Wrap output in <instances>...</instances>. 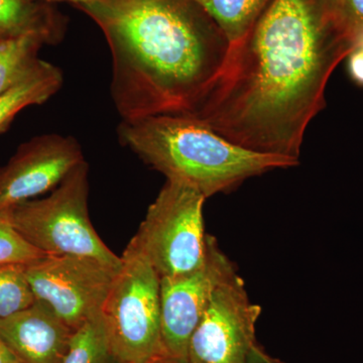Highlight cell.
I'll return each instance as SVG.
<instances>
[{
    "instance_id": "cell-12",
    "label": "cell",
    "mask_w": 363,
    "mask_h": 363,
    "mask_svg": "<svg viewBox=\"0 0 363 363\" xmlns=\"http://www.w3.org/2000/svg\"><path fill=\"white\" fill-rule=\"evenodd\" d=\"M67 26L66 16L50 2L0 0V42L38 35L47 45H58L65 38Z\"/></svg>"
},
{
    "instance_id": "cell-8",
    "label": "cell",
    "mask_w": 363,
    "mask_h": 363,
    "mask_svg": "<svg viewBox=\"0 0 363 363\" xmlns=\"http://www.w3.org/2000/svg\"><path fill=\"white\" fill-rule=\"evenodd\" d=\"M262 313L238 272L215 289L188 346V363H245Z\"/></svg>"
},
{
    "instance_id": "cell-23",
    "label": "cell",
    "mask_w": 363,
    "mask_h": 363,
    "mask_svg": "<svg viewBox=\"0 0 363 363\" xmlns=\"http://www.w3.org/2000/svg\"><path fill=\"white\" fill-rule=\"evenodd\" d=\"M40 1L52 2V1H67L73 4L75 7L83 6V4H88V2L93 1V0H40Z\"/></svg>"
},
{
    "instance_id": "cell-16",
    "label": "cell",
    "mask_w": 363,
    "mask_h": 363,
    "mask_svg": "<svg viewBox=\"0 0 363 363\" xmlns=\"http://www.w3.org/2000/svg\"><path fill=\"white\" fill-rule=\"evenodd\" d=\"M111 358L108 338L100 315L74 332L62 363H108Z\"/></svg>"
},
{
    "instance_id": "cell-1",
    "label": "cell",
    "mask_w": 363,
    "mask_h": 363,
    "mask_svg": "<svg viewBox=\"0 0 363 363\" xmlns=\"http://www.w3.org/2000/svg\"><path fill=\"white\" fill-rule=\"evenodd\" d=\"M357 40L337 0H271L186 117L245 149L298 160L327 83Z\"/></svg>"
},
{
    "instance_id": "cell-5",
    "label": "cell",
    "mask_w": 363,
    "mask_h": 363,
    "mask_svg": "<svg viewBox=\"0 0 363 363\" xmlns=\"http://www.w3.org/2000/svg\"><path fill=\"white\" fill-rule=\"evenodd\" d=\"M89 166L78 164L47 198L6 208L14 228L47 255L92 257L118 269L121 257L99 238L90 220Z\"/></svg>"
},
{
    "instance_id": "cell-9",
    "label": "cell",
    "mask_w": 363,
    "mask_h": 363,
    "mask_svg": "<svg viewBox=\"0 0 363 363\" xmlns=\"http://www.w3.org/2000/svg\"><path fill=\"white\" fill-rule=\"evenodd\" d=\"M236 267L208 235L207 257L194 271L161 278V325L167 357L188 363L191 336L215 289L235 274Z\"/></svg>"
},
{
    "instance_id": "cell-17",
    "label": "cell",
    "mask_w": 363,
    "mask_h": 363,
    "mask_svg": "<svg viewBox=\"0 0 363 363\" xmlns=\"http://www.w3.org/2000/svg\"><path fill=\"white\" fill-rule=\"evenodd\" d=\"M26 264H0V318L28 309L35 303L26 271Z\"/></svg>"
},
{
    "instance_id": "cell-18",
    "label": "cell",
    "mask_w": 363,
    "mask_h": 363,
    "mask_svg": "<svg viewBox=\"0 0 363 363\" xmlns=\"http://www.w3.org/2000/svg\"><path fill=\"white\" fill-rule=\"evenodd\" d=\"M45 255H47L30 245L16 231L6 210L0 209V264H28Z\"/></svg>"
},
{
    "instance_id": "cell-24",
    "label": "cell",
    "mask_w": 363,
    "mask_h": 363,
    "mask_svg": "<svg viewBox=\"0 0 363 363\" xmlns=\"http://www.w3.org/2000/svg\"><path fill=\"white\" fill-rule=\"evenodd\" d=\"M155 363H184L181 362H178V360L173 359V358L169 357H164L162 359L157 360V362Z\"/></svg>"
},
{
    "instance_id": "cell-22",
    "label": "cell",
    "mask_w": 363,
    "mask_h": 363,
    "mask_svg": "<svg viewBox=\"0 0 363 363\" xmlns=\"http://www.w3.org/2000/svg\"><path fill=\"white\" fill-rule=\"evenodd\" d=\"M0 363H20L1 337H0Z\"/></svg>"
},
{
    "instance_id": "cell-25",
    "label": "cell",
    "mask_w": 363,
    "mask_h": 363,
    "mask_svg": "<svg viewBox=\"0 0 363 363\" xmlns=\"http://www.w3.org/2000/svg\"><path fill=\"white\" fill-rule=\"evenodd\" d=\"M108 363H121V362H117L116 359H114V358L111 357V360H109Z\"/></svg>"
},
{
    "instance_id": "cell-3",
    "label": "cell",
    "mask_w": 363,
    "mask_h": 363,
    "mask_svg": "<svg viewBox=\"0 0 363 363\" xmlns=\"http://www.w3.org/2000/svg\"><path fill=\"white\" fill-rule=\"evenodd\" d=\"M117 133L123 145L167 180L188 184L206 199L229 192L252 177L298 164V160L241 147L183 116L160 114L123 121Z\"/></svg>"
},
{
    "instance_id": "cell-4",
    "label": "cell",
    "mask_w": 363,
    "mask_h": 363,
    "mask_svg": "<svg viewBox=\"0 0 363 363\" xmlns=\"http://www.w3.org/2000/svg\"><path fill=\"white\" fill-rule=\"evenodd\" d=\"M101 309L111 357L155 363L167 357L161 325V278L131 238Z\"/></svg>"
},
{
    "instance_id": "cell-7",
    "label": "cell",
    "mask_w": 363,
    "mask_h": 363,
    "mask_svg": "<svg viewBox=\"0 0 363 363\" xmlns=\"http://www.w3.org/2000/svg\"><path fill=\"white\" fill-rule=\"evenodd\" d=\"M118 269L92 257L67 255H45L26 266L35 301L74 331L101 315Z\"/></svg>"
},
{
    "instance_id": "cell-15",
    "label": "cell",
    "mask_w": 363,
    "mask_h": 363,
    "mask_svg": "<svg viewBox=\"0 0 363 363\" xmlns=\"http://www.w3.org/2000/svg\"><path fill=\"white\" fill-rule=\"evenodd\" d=\"M45 45V40L38 35L0 42V95L11 89L37 65L39 52Z\"/></svg>"
},
{
    "instance_id": "cell-14",
    "label": "cell",
    "mask_w": 363,
    "mask_h": 363,
    "mask_svg": "<svg viewBox=\"0 0 363 363\" xmlns=\"http://www.w3.org/2000/svg\"><path fill=\"white\" fill-rule=\"evenodd\" d=\"M221 28L230 45L250 32L271 0H194Z\"/></svg>"
},
{
    "instance_id": "cell-21",
    "label": "cell",
    "mask_w": 363,
    "mask_h": 363,
    "mask_svg": "<svg viewBox=\"0 0 363 363\" xmlns=\"http://www.w3.org/2000/svg\"><path fill=\"white\" fill-rule=\"evenodd\" d=\"M245 363H285L277 358L267 354L264 348L259 343L255 344L250 350Z\"/></svg>"
},
{
    "instance_id": "cell-19",
    "label": "cell",
    "mask_w": 363,
    "mask_h": 363,
    "mask_svg": "<svg viewBox=\"0 0 363 363\" xmlns=\"http://www.w3.org/2000/svg\"><path fill=\"white\" fill-rule=\"evenodd\" d=\"M341 13L357 38L363 35V0H337Z\"/></svg>"
},
{
    "instance_id": "cell-20",
    "label": "cell",
    "mask_w": 363,
    "mask_h": 363,
    "mask_svg": "<svg viewBox=\"0 0 363 363\" xmlns=\"http://www.w3.org/2000/svg\"><path fill=\"white\" fill-rule=\"evenodd\" d=\"M347 58L350 77L358 85L363 86V35L358 38Z\"/></svg>"
},
{
    "instance_id": "cell-10",
    "label": "cell",
    "mask_w": 363,
    "mask_h": 363,
    "mask_svg": "<svg viewBox=\"0 0 363 363\" xmlns=\"http://www.w3.org/2000/svg\"><path fill=\"white\" fill-rule=\"evenodd\" d=\"M84 161L73 136L49 133L21 143L0 167V209L54 190Z\"/></svg>"
},
{
    "instance_id": "cell-2",
    "label": "cell",
    "mask_w": 363,
    "mask_h": 363,
    "mask_svg": "<svg viewBox=\"0 0 363 363\" xmlns=\"http://www.w3.org/2000/svg\"><path fill=\"white\" fill-rule=\"evenodd\" d=\"M78 9L104 33L123 121L189 116L218 77L230 43L194 0H93Z\"/></svg>"
},
{
    "instance_id": "cell-6",
    "label": "cell",
    "mask_w": 363,
    "mask_h": 363,
    "mask_svg": "<svg viewBox=\"0 0 363 363\" xmlns=\"http://www.w3.org/2000/svg\"><path fill=\"white\" fill-rule=\"evenodd\" d=\"M206 197L188 184L167 180L133 236L160 278L194 271L207 257Z\"/></svg>"
},
{
    "instance_id": "cell-11",
    "label": "cell",
    "mask_w": 363,
    "mask_h": 363,
    "mask_svg": "<svg viewBox=\"0 0 363 363\" xmlns=\"http://www.w3.org/2000/svg\"><path fill=\"white\" fill-rule=\"evenodd\" d=\"M73 329L35 301L23 311L0 318V337L20 363H62Z\"/></svg>"
},
{
    "instance_id": "cell-13",
    "label": "cell",
    "mask_w": 363,
    "mask_h": 363,
    "mask_svg": "<svg viewBox=\"0 0 363 363\" xmlns=\"http://www.w3.org/2000/svg\"><path fill=\"white\" fill-rule=\"evenodd\" d=\"M63 83V71L40 59L25 77L0 95V135L9 130L21 111L45 104L59 92Z\"/></svg>"
}]
</instances>
